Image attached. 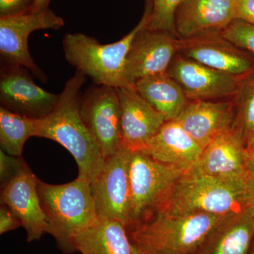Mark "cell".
<instances>
[{
	"instance_id": "obj_22",
	"label": "cell",
	"mask_w": 254,
	"mask_h": 254,
	"mask_svg": "<svg viewBox=\"0 0 254 254\" xmlns=\"http://www.w3.org/2000/svg\"><path fill=\"white\" fill-rule=\"evenodd\" d=\"M133 86L166 122L176 120L189 103L182 87L168 73L143 78Z\"/></svg>"
},
{
	"instance_id": "obj_16",
	"label": "cell",
	"mask_w": 254,
	"mask_h": 254,
	"mask_svg": "<svg viewBox=\"0 0 254 254\" xmlns=\"http://www.w3.org/2000/svg\"><path fill=\"white\" fill-rule=\"evenodd\" d=\"M235 0H183L175 14L179 38L221 33L235 20Z\"/></svg>"
},
{
	"instance_id": "obj_30",
	"label": "cell",
	"mask_w": 254,
	"mask_h": 254,
	"mask_svg": "<svg viewBox=\"0 0 254 254\" xmlns=\"http://www.w3.org/2000/svg\"><path fill=\"white\" fill-rule=\"evenodd\" d=\"M235 19L254 25V0H235Z\"/></svg>"
},
{
	"instance_id": "obj_4",
	"label": "cell",
	"mask_w": 254,
	"mask_h": 254,
	"mask_svg": "<svg viewBox=\"0 0 254 254\" xmlns=\"http://www.w3.org/2000/svg\"><path fill=\"white\" fill-rule=\"evenodd\" d=\"M247 177H219L191 168L184 173L160 212L227 216L242 211Z\"/></svg>"
},
{
	"instance_id": "obj_31",
	"label": "cell",
	"mask_w": 254,
	"mask_h": 254,
	"mask_svg": "<svg viewBox=\"0 0 254 254\" xmlns=\"http://www.w3.org/2000/svg\"><path fill=\"white\" fill-rule=\"evenodd\" d=\"M242 211L252 219L254 224V174H250L247 178Z\"/></svg>"
},
{
	"instance_id": "obj_11",
	"label": "cell",
	"mask_w": 254,
	"mask_h": 254,
	"mask_svg": "<svg viewBox=\"0 0 254 254\" xmlns=\"http://www.w3.org/2000/svg\"><path fill=\"white\" fill-rule=\"evenodd\" d=\"M180 48V38L166 32L143 28L132 43L124 71L125 86L143 78L165 74Z\"/></svg>"
},
{
	"instance_id": "obj_15",
	"label": "cell",
	"mask_w": 254,
	"mask_h": 254,
	"mask_svg": "<svg viewBox=\"0 0 254 254\" xmlns=\"http://www.w3.org/2000/svg\"><path fill=\"white\" fill-rule=\"evenodd\" d=\"M38 178L26 165L1 188V201L21 222L28 242L39 240L48 232V222L37 188Z\"/></svg>"
},
{
	"instance_id": "obj_34",
	"label": "cell",
	"mask_w": 254,
	"mask_h": 254,
	"mask_svg": "<svg viewBox=\"0 0 254 254\" xmlns=\"http://www.w3.org/2000/svg\"><path fill=\"white\" fill-rule=\"evenodd\" d=\"M133 254H141V252H139V251L138 250V249L136 248V247H135L134 245H133Z\"/></svg>"
},
{
	"instance_id": "obj_35",
	"label": "cell",
	"mask_w": 254,
	"mask_h": 254,
	"mask_svg": "<svg viewBox=\"0 0 254 254\" xmlns=\"http://www.w3.org/2000/svg\"><path fill=\"white\" fill-rule=\"evenodd\" d=\"M250 254H254V244L253 246V248H252V252H251Z\"/></svg>"
},
{
	"instance_id": "obj_2",
	"label": "cell",
	"mask_w": 254,
	"mask_h": 254,
	"mask_svg": "<svg viewBox=\"0 0 254 254\" xmlns=\"http://www.w3.org/2000/svg\"><path fill=\"white\" fill-rule=\"evenodd\" d=\"M37 188L48 222L47 233L64 253H72L74 239L98 217L91 181L82 175L63 185H50L38 179Z\"/></svg>"
},
{
	"instance_id": "obj_24",
	"label": "cell",
	"mask_w": 254,
	"mask_h": 254,
	"mask_svg": "<svg viewBox=\"0 0 254 254\" xmlns=\"http://www.w3.org/2000/svg\"><path fill=\"white\" fill-rule=\"evenodd\" d=\"M233 101L235 118L232 130L245 147L254 136V74L242 81Z\"/></svg>"
},
{
	"instance_id": "obj_32",
	"label": "cell",
	"mask_w": 254,
	"mask_h": 254,
	"mask_svg": "<svg viewBox=\"0 0 254 254\" xmlns=\"http://www.w3.org/2000/svg\"><path fill=\"white\" fill-rule=\"evenodd\" d=\"M245 152L249 175L254 174V136L245 145Z\"/></svg>"
},
{
	"instance_id": "obj_28",
	"label": "cell",
	"mask_w": 254,
	"mask_h": 254,
	"mask_svg": "<svg viewBox=\"0 0 254 254\" xmlns=\"http://www.w3.org/2000/svg\"><path fill=\"white\" fill-rule=\"evenodd\" d=\"M34 0H0V18L31 12Z\"/></svg>"
},
{
	"instance_id": "obj_26",
	"label": "cell",
	"mask_w": 254,
	"mask_h": 254,
	"mask_svg": "<svg viewBox=\"0 0 254 254\" xmlns=\"http://www.w3.org/2000/svg\"><path fill=\"white\" fill-rule=\"evenodd\" d=\"M220 34L235 46L254 55V25L235 19Z\"/></svg>"
},
{
	"instance_id": "obj_25",
	"label": "cell",
	"mask_w": 254,
	"mask_h": 254,
	"mask_svg": "<svg viewBox=\"0 0 254 254\" xmlns=\"http://www.w3.org/2000/svg\"><path fill=\"white\" fill-rule=\"evenodd\" d=\"M183 0H152V11L148 28L166 32L177 36L175 14Z\"/></svg>"
},
{
	"instance_id": "obj_3",
	"label": "cell",
	"mask_w": 254,
	"mask_h": 254,
	"mask_svg": "<svg viewBox=\"0 0 254 254\" xmlns=\"http://www.w3.org/2000/svg\"><path fill=\"white\" fill-rule=\"evenodd\" d=\"M229 216L160 212L128 230V235L141 254H198L214 230Z\"/></svg>"
},
{
	"instance_id": "obj_29",
	"label": "cell",
	"mask_w": 254,
	"mask_h": 254,
	"mask_svg": "<svg viewBox=\"0 0 254 254\" xmlns=\"http://www.w3.org/2000/svg\"><path fill=\"white\" fill-rule=\"evenodd\" d=\"M22 227L19 219L6 205L1 204L0 208V234L12 231Z\"/></svg>"
},
{
	"instance_id": "obj_1",
	"label": "cell",
	"mask_w": 254,
	"mask_h": 254,
	"mask_svg": "<svg viewBox=\"0 0 254 254\" xmlns=\"http://www.w3.org/2000/svg\"><path fill=\"white\" fill-rule=\"evenodd\" d=\"M86 77L76 71L66 82L55 109L46 118L40 119L36 137L63 145L76 160L78 175L88 177L91 182L99 173L105 160L80 113L81 89Z\"/></svg>"
},
{
	"instance_id": "obj_5",
	"label": "cell",
	"mask_w": 254,
	"mask_h": 254,
	"mask_svg": "<svg viewBox=\"0 0 254 254\" xmlns=\"http://www.w3.org/2000/svg\"><path fill=\"white\" fill-rule=\"evenodd\" d=\"M152 0H146L144 13L138 24L120 41L102 44L84 33H67L63 41L65 59L76 71L89 76L94 84L125 87L124 71L128 52L137 35L148 27Z\"/></svg>"
},
{
	"instance_id": "obj_23",
	"label": "cell",
	"mask_w": 254,
	"mask_h": 254,
	"mask_svg": "<svg viewBox=\"0 0 254 254\" xmlns=\"http://www.w3.org/2000/svg\"><path fill=\"white\" fill-rule=\"evenodd\" d=\"M40 119L23 116L0 107V146L8 155L21 157L28 138L36 136Z\"/></svg>"
},
{
	"instance_id": "obj_9",
	"label": "cell",
	"mask_w": 254,
	"mask_h": 254,
	"mask_svg": "<svg viewBox=\"0 0 254 254\" xmlns=\"http://www.w3.org/2000/svg\"><path fill=\"white\" fill-rule=\"evenodd\" d=\"M130 155L131 151L120 147L105 159L99 173L91 182L98 216L119 220L126 227L130 208Z\"/></svg>"
},
{
	"instance_id": "obj_13",
	"label": "cell",
	"mask_w": 254,
	"mask_h": 254,
	"mask_svg": "<svg viewBox=\"0 0 254 254\" xmlns=\"http://www.w3.org/2000/svg\"><path fill=\"white\" fill-rule=\"evenodd\" d=\"M167 73L182 87L189 101L233 99L242 83L179 53Z\"/></svg>"
},
{
	"instance_id": "obj_6",
	"label": "cell",
	"mask_w": 254,
	"mask_h": 254,
	"mask_svg": "<svg viewBox=\"0 0 254 254\" xmlns=\"http://www.w3.org/2000/svg\"><path fill=\"white\" fill-rule=\"evenodd\" d=\"M186 170L157 161L142 151L131 152L130 208L127 230L160 213Z\"/></svg>"
},
{
	"instance_id": "obj_18",
	"label": "cell",
	"mask_w": 254,
	"mask_h": 254,
	"mask_svg": "<svg viewBox=\"0 0 254 254\" xmlns=\"http://www.w3.org/2000/svg\"><path fill=\"white\" fill-rule=\"evenodd\" d=\"M203 148L177 120L165 122L143 150L151 158L187 170L199 160Z\"/></svg>"
},
{
	"instance_id": "obj_21",
	"label": "cell",
	"mask_w": 254,
	"mask_h": 254,
	"mask_svg": "<svg viewBox=\"0 0 254 254\" xmlns=\"http://www.w3.org/2000/svg\"><path fill=\"white\" fill-rule=\"evenodd\" d=\"M254 244V222L241 211L225 219L198 254H250Z\"/></svg>"
},
{
	"instance_id": "obj_33",
	"label": "cell",
	"mask_w": 254,
	"mask_h": 254,
	"mask_svg": "<svg viewBox=\"0 0 254 254\" xmlns=\"http://www.w3.org/2000/svg\"><path fill=\"white\" fill-rule=\"evenodd\" d=\"M50 0H34V4H33L32 11L33 12H39V11H44L49 9V4Z\"/></svg>"
},
{
	"instance_id": "obj_14",
	"label": "cell",
	"mask_w": 254,
	"mask_h": 254,
	"mask_svg": "<svg viewBox=\"0 0 254 254\" xmlns=\"http://www.w3.org/2000/svg\"><path fill=\"white\" fill-rule=\"evenodd\" d=\"M121 110V146L143 151L166 120L134 86L118 88Z\"/></svg>"
},
{
	"instance_id": "obj_20",
	"label": "cell",
	"mask_w": 254,
	"mask_h": 254,
	"mask_svg": "<svg viewBox=\"0 0 254 254\" xmlns=\"http://www.w3.org/2000/svg\"><path fill=\"white\" fill-rule=\"evenodd\" d=\"M73 249L81 254H133V250L126 225L100 216L74 239Z\"/></svg>"
},
{
	"instance_id": "obj_12",
	"label": "cell",
	"mask_w": 254,
	"mask_h": 254,
	"mask_svg": "<svg viewBox=\"0 0 254 254\" xmlns=\"http://www.w3.org/2000/svg\"><path fill=\"white\" fill-rule=\"evenodd\" d=\"M59 98L60 94L38 86L27 68L1 65L0 103L3 108L28 118L43 119L55 109Z\"/></svg>"
},
{
	"instance_id": "obj_27",
	"label": "cell",
	"mask_w": 254,
	"mask_h": 254,
	"mask_svg": "<svg viewBox=\"0 0 254 254\" xmlns=\"http://www.w3.org/2000/svg\"><path fill=\"white\" fill-rule=\"evenodd\" d=\"M27 165L21 157L13 156L0 150V180L1 188Z\"/></svg>"
},
{
	"instance_id": "obj_17",
	"label": "cell",
	"mask_w": 254,
	"mask_h": 254,
	"mask_svg": "<svg viewBox=\"0 0 254 254\" xmlns=\"http://www.w3.org/2000/svg\"><path fill=\"white\" fill-rule=\"evenodd\" d=\"M235 118L233 99L189 101L177 121L204 149L213 139L231 129Z\"/></svg>"
},
{
	"instance_id": "obj_8",
	"label": "cell",
	"mask_w": 254,
	"mask_h": 254,
	"mask_svg": "<svg viewBox=\"0 0 254 254\" xmlns=\"http://www.w3.org/2000/svg\"><path fill=\"white\" fill-rule=\"evenodd\" d=\"M80 113L102 156L115 154L121 147V110L118 88L94 84L83 95Z\"/></svg>"
},
{
	"instance_id": "obj_7",
	"label": "cell",
	"mask_w": 254,
	"mask_h": 254,
	"mask_svg": "<svg viewBox=\"0 0 254 254\" xmlns=\"http://www.w3.org/2000/svg\"><path fill=\"white\" fill-rule=\"evenodd\" d=\"M64 26L63 18L50 9L0 18L1 64L27 68L39 81H48V76L36 64L29 53L28 37L38 30H59Z\"/></svg>"
},
{
	"instance_id": "obj_10",
	"label": "cell",
	"mask_w": 254,
	"mask_h": 254,
	"mask_svg": "<svg viewBox=\"0 0 254 254\" xmlns=\"http://www.w3.org/2000/svg\"><path fill=\"white\" fill-rule=\"evenodd\" d=\"M178 53L240 81L254 74V55L220 33L180 38Z\"/></svg>"
},
{
	"instance_id": "obj_19",
	"label": "cell",
	"mask_w": 254,
	"mask_h": 254,
	"mask_svg": "<svg viewBox=\"0 0 254 254\" xmlns=\"http://www.w3.org/2000/svg\"><path fill=\"white\" fill-rule=\"evenodd\" d=\"M193 168L215 176L247 177L245 145L231 128L205 147Z\"/></svg>"
}]
</instances>
